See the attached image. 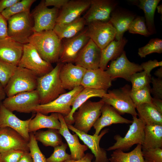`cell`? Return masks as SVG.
<instances>
[{"label": "cell", "mask_w": 162, "mask_h": 162, "mask_svg": "<svg viewBox=\"0 0 162 162\" xmlns=\"http://www.w3.org/2000/svg\"><path fill=\"white\" fill-rule=\"evenodd\" d=\"M101 49L91 39L77 55L74 62L86 70L99 68Z\"/></svg>", "instance_id": "cell-19"}, {"label": "cell", "mask_w": 162, "mask_h": 162, "mask_svg": "<svg viewBox=\"0 0 162 162\" xmlns=\"http://www.w3.org/2000/svg\"><path fill=\"white\" fill-rule=\"evenodd\" d=\"M18 66L32 71L38 77L47 74L54 68L51 64L41 57L35 48L29 43L23 45L22 56Z\"/></svg>", "instance_id": "cell-9"}, {"label": "cell", "mask_w": 162, "mask_h": 162, "mask_svg": "<svg viewBox=\"0 0 162 162\" xmlns=\"http://www.w3.org/2000/svg\"><path fill=\"white\" fill-rule=\"evenodd\" d=\"M89 39L86 27L75 36L62 40L58 62L74 63L77 55Z\"/></svg>", "instance_id": "cell-13"}, {"label": "cell", "mask_w": 162, "mask_h": 162, "mask_svg": "<svg viewBox=\"0 0 162 162\" xmlns=\"http://www.w3.org/2000/svg\"><path fill=\"white\" fill-rule=\"evenodd\" d=\"M33 117L26 120L18 118L0 102V128L9 127L14 130L26 140H30L28 131L29 122Z\"/></svg>", "instance_id": "cell-18"}, {"label": "cell", "mask_w": 162, "mask_h": 162, "mask_svg": "<svg viewBox=\"0 0 162 162\" xmlns=\"http://www.w3.org/2000/svg\"><path fill=\"white\" fill-rule=\"evenodd\" d=\"M151 88L149 85L135 91L130 90V95L136 106L144 103H152Z\"/></svg>", "instance_id": "cell-37"}, {"label": "cell", "mask_w": 162, "mask_h": 162, "mask_svg": "<svg viewBox=\"0 0 162 162\" xmlns=\"http://www.w3.org/2000/svg\"><path fill=\"white\" fill-rule=\"evenodd\" d=\"M67 125L68 128L76 134L85 144L91 150L95 158L94 162H109L106 151L99 145L100 140L105 134L108 132L109 128L103 130L97 136L94 134L91 135L77 130L72 125Z\"/></svg>", "instance_id": "cell-17"}, {"label": "cell", "mask_w": 162, "mask_h": 162, "mask_svg": "<svg viewBox=\"0 0 162 162\" xmlns=\"http://www.w3.org/2000/svg\"><path fill=\"white\" fill-rule=\"evenodd\" d=\"M107 93V91L103 90L84 88L75 98L72 105L70 112L68 115L64 117L66 124L72 125L74 124L73 114L81 105L89 99L93 97H99L102 98Z\"/></svg>", "instance_id": "cell-29"}, {"label": "cell", "mask_w": 162, "mask_h": 162, "mask_svg": "<svg viewBox=\"0 0 162 162\" xmlns=\"http://www.w3.org/2000/svg\"><path fill=\"white\" fill-rule=\"evenodd\" d=\"M112 80L105 70L100 68L86 70L81 85L84 88L107 91Z\"/></svg>", "instance_id": "cell-22"}, {"label": "cell", "mask_w": 162, "mask_h": 162, "mask_svg": "<svg viewBox=\"0 0 162 162\" xmlns=\"http://www.w3.org/2000/svg\"><path fill=\"white\" fill-rule=\"evenodd\" d=\"M135 16L134 14L122 9H115L112 11L109 21L116 30V40L123 38L124 33L128 30Z\"/></svg>", "instance_id": "cell-26"}, {"label": "cell", "mask_w": 162, "mask_h": 162, "mask_svg": "<svg viewBox=\"0 0 162 162\" xmlns=\"http://www.w3.org/2000/svg\"><path fill=\"white\" fill-rule=\"evenodd\" d=\"M17 66L0 60V82L4 88L14 74Z\"/></svg>", "instance_id": "cell-43"}, {"label": "cell", "mask_w": 162, "mask_h": 162, "mask_svg": "<svg viewBox=\"0 0 162 162\" xmlns=\"http://www.w3.org/2000/svg\"><path fill=\"white\" fill-rule=\"evenodd\" d=\"M162 52V40L156 38L151 39L145 46L140 48L138 53L139 56L142 58L153 53Z\"/></svg>", "instance_id": "cell-39"}, {"label": "cell", "mask_w": 162, "mask_h": 162, "mask_svg": "<svg viewBox=\"0 0 162 162\" xmlns=\"http://www.w3.org/2000/svg\"><path fill=\"white\" fill-rule=\"evenodd\" d=\"M143 70L146 72L149 76H151V72L154 68L162 67V61L159 62L156 59L153 60H150L147 62H143L141 64Z\"/></svg>", "instance_id": "cell-47"}, {"label": "cell", "mask_w": 162, "mask_h": 162, "mask_svg": "<svg viewBox=\"0 0 162 162\" xmlns=\"http://www.w3.org/2000/svg\"><path fill=\"white\" fill-rule=\"evenodd\" d=\"M132 34H138L146 36L151 35L147 29L144 17L138 16L132 22L128 30Z\"/></svg>", "instance_id": "cell-42"}, {"label": "cell", "mask_w": 162, "mask_h": 162, "mask_svg": "<svg viewBox=\"0 0 162 162\" xmlns=\"http://www.w3.org/2000/svg\"><path fill=\"white\" fill-rule=\"evenodd\" d=\"M20 0H2L0 1V13L6 9L19 1Z\"/></svg>", "instance_id": "cell-50"}, {"label": "cell", "mask_w": 162, "mask_h": 162, "mask_svg": "<svg viewBox=\"0 0 162 162\" xmlns=\"http://www.w3.org/2000/svg\"><path fill=\"white\" fill-rule=\"evenodd\" d=\"M36 116L31 120L28 125V131L35 133L42 128H48L59 130L61 127L58 113H52L47 116L40 112H36Z\"/></svg>", "instance_id": "cell-27"}, {"label": "cell", "mask_w": 162, "mask_h": 162, "mask_svg": "<svg viewBox=\"0 0 162 162\" xmlns=\"http://www.w3.org/2000/svg\"><path fill=\"white\" fill-rule=\"evenodd\" d=\"M154 74L158 78L162 79V67L156 70Z\"/></svg>", "instance_id": "cell-55"}, {"label": "cell", "mask_w": 162, "mask_h": 162, "mask_svg": "<svg viewBox=\"0 0 162 162\" xmlns=\"http://www.w3.org/2000/svg\"><path fill=\"white\" fill-rule=\"evenodd\" d=\"M118 2L112 0H90L87 11L82 17L86 25L94 21L108 22Z\"/></svg>", "instance_id": "cell-15"}, {"label": "cell", "mask_w": 162, "mask_h": 162, "mask_svg": "<svg viewBox=\"0 0 162 162\" xmlns=\"http://www.w3.org/2000/svg\"><path fill=\"white\" fill-rule=\"evenodd\" d=\"M34 134L36 140L41 142L45 146H50L54 148L63 143L58 130L49 129L46 131L36 132Z\"/></svg>", "instance_id": "cell-35"}, {"label": "cell", "mask_w": 162, "mask_h": 162, "mask_svg": "<svg viewBox=\"0 0 162 162\" xmlns=\"http://www.w3.org/2000/svg\"><path fill=\"white\" fill-rule=\"evenodd\" d=\"M137 116L146 125H162V113L152 103H144L136 106Z\"/></svg>", "instance_id": "cell-33"}, {"label": "cell", "mask_w": 162, "mask_h": 162, "mask_svg": "<svg viewBox=\"0 0 162 162\" xmlns=\"http://www.w3.org/2000/svg\"><path fill=\"white\" fill-rule=\"evenodd\" d=\"M84 88L81 85L77 87L61 94L50 103L38 105L32 109L31 112H38L45 115L50 113H57L62 114L64 117L67 116L71 111V106L75 98Z\"/></svg>", "instance_id": "cell-8"}, {"label": "cell", "mask_w": 162, "mask_h": 162, "mask_svg": "<svg viewBox=\"0 0 162 162\" xmlns=\"http://www.w3.org/2000/svg\"><path fill=\"white\" fill-rule=\"evenodd\" d=\"M86 69L72 63L63 64L59 77L63 88L71 91L81 85Z\"/></svg>", "instance_id": "cell-21"}, {"label": "cell", "mask_w": 162, "mask_h": 162, "mask_svg": "<svg viewBox=\"0 0 162 162\" xmlns=\"http://www.w3.org/2000/svg\"><path fill=\"white\" fill-rule=\"evenodd\" d=\"M58 116L61 124V128L58 130V132L67 142L70 149L72 159L77 160L81 159L85 155V152L88 149V147L80 143L76 134H72L70 133L64 116L59 113H58Z\"/></svg>", "instance_id": "cell-24"}, {"label": "cell", "mask_w": 162, "mask_h": 162, "mask_svg": "<svg viewBox=\"0 0 162 162\" xmlns=\"http://www.w3.org/2000/svg\"><path fill=\"white\" fill-rule=\"evenodd\" d=\"M7 20L0 13V39L8 37Z\"/></svg>", "instance_id": "cell-48"}, {"label": "cell", "mask_w": 162, "mask_h": 162, "mask_svg": "<svg viewBox=\"0 0 162 162\" xmlns=\"http://www.w3.org/2000/svg\"><path fill=\"white\" fill-rule=\"evenodd\" d=\"M144 162H162L161 148L142 150Z\"/></svg>", "instance_id": "cell-44"}, {"label": "cell", "mask_w": 162, "mask_h": 162, "mask_svg": "<svg viewBox=\"0 0 162 162\" xmlns=\"http://www.w3.org/2000/svg\"><path fill=\"white\" fill-rule=\"evenodd\" d=\"M144 139L142 149L162 147V125H145L144 128Z\"/></svg>", "instance_id": "cell-32"}, {"label": "cell", "mask_w": 162, "mask_h": 162, "mask_svg": "<svg viewBox=\"0 0 162 162\" xmlns=\"http://www.w3.org/2000/svg\"><path fill=\"white\" fill-rule=\"evenodd\" d=\"M160 1V0L130 1L143 11L146 24L151 35L156 32L154 23V14L157 7Z\"/></svg>", "instance_id": "cell-31"}, {"label": "cell", "mask_w": 162, "mask_h": 162, "mask_svg": "<svg viewBox=\"0 0 162 162\" xmlns=\"http://www.w3.org/2000/svg\"><path fill=\"white\" fill-rule=\"evenodd\" d=\"M152 87L151 88L150 92L153 98L162 99V79L151 77Z\"/></svg>", "instance_id": "cell-46"}, {"label": "cell", "mask_w": 162, "mask_h": 162, "mask_svg": "<svg viewBox=\"0 0 162 162\" xmlns=\"http://www.w3.org/2000/svg\"><path fill=\"white\" fill-rule=\"evenodd\" d=\"M18 162H33L29 152H25Z\"/></svg>", "instance_id": "cell-53"}, {"label": "cell", "mask_w": 162, "mask_h": 162, "mask_svg": "<svg viewBox=\"0 0 162 162\" xmlns=\"http://www.w3.org/2000/svg\"><path fill=\"white\" fill-rule=\"evenodd\" d=\"M93 157L92 154L87 153L81 159L77 160H70L64 162H92Z\"/></svg>", "instance_id": "cell-51"}, {"label": "cell", "mask_w": 162, "mask_h": 162, "mask_svg": "<svg viewBox=\"0 0 162 162\" xmlns=\"http://www.w3.org/2000/svg\"><path fill=\"white\" fill-rule=\"evenodd\" d=\"M133 122L124 137L119 134L114 136L116 141L113 145L106 149L108 151L119 149L124 151L128 150L135 144L143 143L144 139V122L137 117H133Z\"/></svg>", "instance_id": "cell-7"}, {"label": "cell", "mask_w": 162, "mask_h": 162, "mask_svg": "<svg viewBox=\"0 0 162 162\" xmlns=\"http://www.w3.org/2000/svg\"><path fill=\"white\" fill-rule=\"evenodd\" d=\"M101 116L93 125L95 131L94 135L97 136L104 127L113 124H131L133 120L122 117L112 106L104 103L101 110Z\"/></svg>", "instance_id": "cell-25"}, {"label": "cell", "mask_w": 162, "mask_h": 162, "mask_svg": "<svg viewBox=\"0 0 162 162\" xmlns=\"http://www.w3.org/2000/svg\"><path fill=\"white\" fill-rule=\"evenodd\" d=\"M59 11L57 8H48L45 5L44 0L41 1L31 13L34 22V32L53 30Z\"/></svg>", "instance_id": "cell-10"}, {"label": "cell", "mask_w": 162, "mask_h": 162, "mask_svg": "<svg viewBox=\"0 0 162 162\" xmlns=\"http://www.w3.org/2000/svg\"><path fill=\"white\" fill-rule=\"evenodd\" d=\"M38 77L32 71L17 66L13 75L4 88L6 96L36 90Z\"/></svg>", "instance_id": "cell-4"}, {"label": "cell", "mask_w": 162, "mask_h": 162, "mask_svg": "<svg viewBox=\"0 0 162 162\" xmlns=\"http://www.w3.org/2000/svg\"><path fill=\"white\" fill-rule=\"evenodd\" d=\"M86 25L87 33L90 39L101 50L115 39L116 30L109 21H94Z\"/></svg>", "instance_id": "cell-12"}, {"label": "cell", "mask_w": 162, "mask_h": 162, "mask_svg": "<svg viewBox=\"0 0 162 162\" xmlns=\"http://www.w3.org/2000/svg\"><path fill=\"white\" fill-rule=\"evenodd\" d=\"M7 21L8 37L23 44L28 43L34 33L30 10L14 15Z\"/></svg>", "instance_id": "cell-3"}, {"label": "cell", "mask_w": 162, "mask_h": 162, "mask_svg": "<svg viewBox=\"0 0 162 162\" xmlns=\"http://www.w3.org/2000/svg\"><path fill=\"white\" fill-rule=\"evenodd\" d=\"M127 42L124 38L118 40H113L101 49L99 68L105 70L109 62L116 59L122 54Z\"/></svg>", "instance_id": "cell-28"}, {"label": "cell", "mask_w": 162, "mask_h": 162, "mask_svg": "<svg viewBox=\"0 0 162 162\" xmlns=\"http://www.w3.org/2000/svg\"><path fill=\"white\" fill-rule=\"evenodd\" d=\"M104 104L102 99L97 102L88 100L83 104L73 115L74 127L88 134L101 115V110Z\"/></svg>", "instance_id": "cell-5"}, {"label": "cell", "mask_w": 162, "mask_h": 162, "mask_svg": "<svg viewBox=\"0 0 162 162\" xmlns=\"http://www.w3.org/2000/svg\"><path fill=\"white\" fill-rule=\"evenodd\" d=\"M68 144L63 143L54 147L53 153L46 159L47 162H64L72 160L70 154L66 152Z\"/></svg>", "instance_id": "cell-40"}, {"label": "cell", "mask_w": 162, "mask_h": 162, "mask_svg": "<svg viewBox=\"0 0 162 162\" xmlns=\"http://www.w3.org/2000/svg\"><path fill=\"white\" fill-rule=\"evenodd\" d=\"M28 147L33 162H47L46 159L41 151L34 133H30Z\"/></svg>", "instance_id": "cell-41"}, {"label": "cell", "mask_w": 162, "mask_h": 162, "mask_svg": "<svg viewBox=\"0 0 162 162\" xmlns=\"http://www.w3.org/2000/svg\"><path fill=\"white\" fill-rule=\"evenodd\" d=\"M1 153H0V160L1 159Z\"/></svg>", "instance_id": "cell-57"}, {"label": "cell", "mask_w": 162, "mask_h": 162, "mask_svg": "<svg viewBox=\"0 0 162 162\" xmlns=\"http://www.w3.org/2000/svg\"><path fill=\"white\" fill-rule=\"evenodd\" d=\"M90 4V0H69L59 10L56 23L65 24L75 20L87 10Z\"/></svg>", "instance_id": "cell-20"}, {"label": "cell", "mask_w": 162, "mask_h": 162, "mask_svg": "<svg viewBox=\"0 0 162 162\" xmlns=\"http://www.w3.org/2000/svg\"><path fill=\"white\" fill-rule=\"evenodd\" d=\"M28 141L9 127L0 128V153L14 150L29 152Z\"/></svg>", "instance_id": "cell-16"}, {"label": "cell", "mask_w": 162, "mask_h": 162, "mask_svg": "<svg viewBox=\"0 0 162 162\" xmlns=\"http://www.w3.org/2000/svg\"><path fill=\"white\" fill-rule=\"evenodd\" d=\"M130 86L126 84L123 87L108 91L102 98L104 103L112 106L120 114H129L137 117L136 106L130 95Z\"/></svg>", "instance_id": "cell-6"}, {"label": "cell", "mask_w": 162, "mask_h": 162, "mask_svg": "<svg viewBox=\"0 0 162 162\" xmlns=\"http://www.w3.org/2000/svg\"><path fill=\"white\" fill-rule=\"evenodd\" d=\"M4 88L0 82V102L6 98Z\"/></svg>", "instance_id": "cell-54"}, {"label": "cell", "mask_w": 162, "mask_h": 162, "mask_svg": "<svg viewBox=\"0 0 162 162\" xmlns=\"http://www.w3.org/2000/svg\"><path fill=\"white\" fill-rule=\"evenodd\" d=\"M35 1V0H20L3 10L1 14L7 20L14 15L30 10L32 5Z\"/></svg>", "instance_id": "cell-36"}, {"label": "cell", "mask_w": 162, "mask_h": 162, "mask_svg": "<svg viewBox=\"0 0 162 162\" xmlns=\"http://www.w3.org/2000/svg\"><path fill=\"white\" fill-rule=\"evenodd\" d=\"M62 43L53 30L34 32L28 42L44 60L51 64L58 62Z\"/></svg>", "instance_id": "cell-1"}, {"label": "cell", "mask_w": 162, "mask_h": 162, "mask_svg": "<svg viewBox=\"0 0 162 162\" xmlns=\"http://www.w3.org/2000/svg\"><path fill=\"white\" fill-rule=\"evenodd\" d=\"M69 0H44L45 5L48 6H54L58 9H61Z\"/></svg>", "instance_id": "cell-49"}, {"label": "cell", "mask_w": 162, "mask_h": 162, "mask_svg": "<svg viewBox=\"0 0 162 162\" xmlns=\"http://www.w3.org/2000/svg\"><path fill=\"white\" fill-rule=\"evenodd\" d=\"M152 103L162 113V99L153 98Z\"/></svg>", "instance_id": "cell-52"}, {"label": "cell", "mask_w": 162, "mask_h": 162, "mask_svg": "<svg viewBox=\"0 0 162 162\" xmlns=\"http://www.w3.org/2000/svg\"><path fill=\"white\" fill-rule=\"evenodd\" d=\"M109 161L110 162H144L142 145L137 144L133 150L128 152L115 150L111 154Z\"/></svg>", "instance_id": "cell-34"}, {"label": "cell", "mask_w": 162, "mask_h": 162, "mask_svg": "<svg viewBox=\"0 0 162 162\" xmlns=\"http://www.w3.org/2000/svg\"><path fill=\"white\" fill-rule=\"evenodd\" d=\"M8 110L13 112L28 113L34 107L40 104L38 93L36 90L20 93L6 98L2 102Z\"/></svg>", "instance_id": "cell-11"}, {"label": "cell", "mask_w": 162, "mask_h": 162, "mask_svg": "<svg viewBox=\"0 0 162 162\" xmlns=\"http://www.w3.org/2000/svg\"><path fill=\"white\" fill-rule=\"evenodd\" d=\"M63 64L58 62L50 72L38 77L36 90L39 95L40 104H44L53 100L61 94L66 93L59 77V73Z\"/></svg>", "instance_id": "cell-2"}, {"label": "cell", "mask_w": 162, "mask_h": 162, "mask_svg": "<svg viewBox=\"0 0 162 162\" xmlns=\"http://www.w3.org/2000/svg\"><path fill=\"white\" fill-rule=\"evenodd\" d=\"M156 8L157 9L158 12L162 15V4L157 6Z\"/></svg>", "instance_id": "cell-56"}, {"label": "cell", "mask_w": 162, "mask_h": 162, "mask_svg": "<svg viewBox=\"0 0 162 162\" xmlns=\"http://www.w3.org/2000/svg\"><path fill=\"white\" fill-rule=\"evenodd\" d=\"M151 76L143 70L134 74L130 80L132 85L131 91H135L149 86L151 82Z\"/></svg>", "instance_id": "cell-38"}, {"label": "cell", "mask_w": 162, "mask_h": 162, "mask_svg": "<svg viewBox=\"0 0 162 162\" xmlns=\"http://www.w3.org/2000/svg\"><path fill=\"white\" fill-rule=\"evenodd\" d=\"M25 152L14 150L1 153L0 162H18Z\"/></svg>", "instance_id": "cell-45"}, {"label": "cell", "mask_w": 162, "mask_h": 162, "mask_svg": "<svg viewBox=\"0 0 162 162\" xmlns=\"http://www.w3.org/2000/svg\"><path fill=\"white\" fill-rule=\"evenodd\" d=\"M23 45L9 37L0 39V60L18 66L22 56Z\"/></svg>", "instance_id": "cell-23"}, {"label": "cell", "mask_w": 162, "mask_h": 162, "mask_svg": "<svg viewBox=\"0 0 162 162\" xmlns=\"http://www.w3.org/2000/svg\"><path fill=\"white\" fill-rule=\"evenodd\" d=\"M140 65L130 61L125 51L116 59L111 61L106 70L113 80L117 78H123L128 81L134 74L142 71Z\"/></svg>", "instance_id": "cell-14"}, {"label": "cell", "mask_w": 162, "mask_h": 162, "mask_svg": "<svg viewBox=\"0 0 162 162\" xmlns=\"http://www.w3.org/2000/svg\"><path fill=\"white\" fill-rule=\"evenodd\" d=\"M86 22L82 17L65 24L56 23L53 30L61 40L73 37L84 28Z\"/></svg>", "instance_id": "cell-30"}]
</instances>
